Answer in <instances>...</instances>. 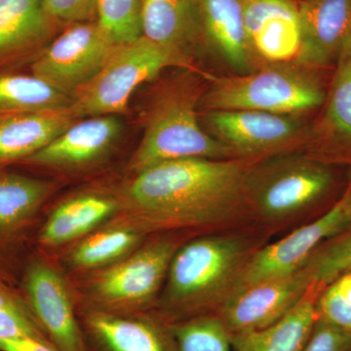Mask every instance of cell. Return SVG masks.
I'll use <instances>...</instances> for the list:
<instances>
[{
    "instance_id": "33",
    "label": "cell",
    "mask_w": 351,
    "mask_h": 351,
    "mask_svg": "<svg viewBox=\"0 0 351 351\" xmlns=\"http://www.w3.org/2000/svg\"><path fill=\"white\" fill-rule=\"evenodd\" d=\"M0 351H60L48 339L18 338L0 339Z\"/></svg>"
},
{
    "instance_id": "6",
    "label": "cell",
    "mask_w": 351,
    "mask_h": 351,
    "mask_svg": "<svg viewBox=\"0 0 351 351\" xmlns=\"http://www.w3.org/2000/svg\"><path fill=\"white\" fill-rule=\"evenodd\" d=\"M335 182L331 163L316 157L258 160L247 174V200L267 221H284L322 203L332 193Z\"/></svg>"
},
{
    "instance_id": "16",
    "label": "cell",
    "mask_w": 351,
    "mask_h": 351,
    "mask_svg": "<svg viewBox=\"0 0 351 351\" xmlns=\"http://www.w3.org/2000/svg\"><path fill=\"white\" fill-rule=\"evenodd\" d=\"M121 131L117 115L85 117L75 121L52 143L24 162L40 167H78L108 151Z\"/></svg>"
},
{
    "instance_id": "29",
    "label": "cell",
    "mask_w": 351,
    "mask_h": 351,
    "mask_svg": "<svg viewBox=\"0 0 351 351\" xmlns=\"http://www.w3.org/2000/svg\"><path fill=\"white\" fill-rule=\"evenodd\" d=\"M304 265L321 286L351 269V228L321 244Z\"/></svg>"
},
{
    "instance_id": "13",
    "label": "cell",
    "mask_w": 351,
    "mask_h": 351,
    "mask_svg": "<svg viewBox=\"0 0 351 351\" xmlns=\"http://www.w3.org/2000/svg\"><path fill=\"white\" fill-rule=\"evenodd\" d=\"M242 8L247 41L256 63H295L302 47L299 1L242 0Z\"/></svg>"
},
{
    "instance_id": "21",
    "label": "cell",
    "mask_w": 351,
    "mask_h": 351,
    "mask_svg": "<svg viewBox=\"0 0 351 351\" xmlns=\"http://www.w3.org/2000/svg\"><path fill=\"white\" fill-rule=\"evenodd\" d=\"M143 36L186 56L201 38L198 0H144Z\"/></svg>"
},
{
    "instance_id": "4",
    "label": "cell",
    "mask_w": 351,
    "mask_h": 351,
    "mask_svg": "<svg viewBox=\"0 0 351 351\" xmlns=\"http://www.w3.org/2000/svg\"><path fill=\"white\" fill-rule=\"evenodd\" d=\"M311 69L267 64L246 75L217 78L201 100L209 110H258L298 115L317 108L325 95Z\"/></svg>"
},
{
    "instance_id": "1",
    "label": "cell",
    "mask_w": 351,
    "mask_h": 351,
    "mask_svg": "<svg viewBox=\"0 0 351 351\" xmlns=\"http://www.w3.org/2000/svg\"><path fill=\"white\" fill-rule=\"evenodd\" d=\"M256 161L184 158L156 164L136 174L127 198L142 218L157 225L221 223L248 204L246 178Z\"/></svg>"
},
{
    "instance_id": "25",
    "label": "cell",
    "mask_w": 351,
    "mask_h": 351,
    "mask_svg": "<svg viewBox=\"0 0 351 351\" xmlns=\"http://www.w3.org/2000/svg\"><path fill=\"white\" fill-rule=\"evenodd\" d=\"M178 351H233L226 325L216 313L170 323Z\"/></svg>"
},
{
    "instance_id": "3",
    "label": "cell",
    "mask_w": 351,
    "mask_h": 351,
    "mask_svg": "<svg viewBox=\"0 0 351 351\" xmlns=\"http://www.w3.org/2000/svg\"><path fill=\"white\" fill-rule=\"evenodd\" d=\"M202 85L184 75L166 85L154 97L145 117L144 136L132 157L131 169L184 158H237L230 149L200 125L197 108Z\"/></svg>"
},
{
    "instance_id": "23",
    "label": "cell",
    "mask_w": 351,
    "mask_h": 351,
    "mask_svg": "<svg viewBox=\"0 0 351 351\" xmlns=\"http://www.w3.org/2000/svg\"><path fill=\"white\" fill-rule=\"evenodd\" d=\"M115 208L114 201L94 195L66 201L55 209L39 230V244L52 247L77 239L105 221Z\"/></svg>"
},
{
    "instance_id": "18",
    "label": "cell",
    "mask_w": 351,
    "mask_h": 351,
    "mask_svg": "<svg viewBox=\"0 0 351 351\" xmlns=\"http://www.w3.org/2000/svg\"><path fill=\"white\" fill-rule=\"evenodd\" d=\"M75 120L68 108L0 114V166L22 162L34 156L59 137Z\"/></svg>"
},
{
    "instance_id": "10",
    "label": "cell",
    "mask_w": 351,
    "mask_h": 351,
    "mask_svg": "<svg viewBox=\"0 0 351 351\" xmlns=\"http://www.w3.org/2000/svg\"><path fill=\"white\" fill-rule=\"evenodd\" d=\"M313 283V276L304 265L290 276L233 291L216 314L230 335L265 329L290 313Z\"/></svg>"
},
{
    "instance_id": "9",
    "label": "cell",
    "mask_w": 351,
    "mask_h": 351,
    "mask_svg": "<svg viewBox=\"0 0 351 351\" xmlns=\"http://www.w3.org/2000/svg\"><path fill=\"white\" fill-rule=\"evenodd\" d=\"M350 228L343 195L313 221L276 243L254 252L245 263L232 292L261 281L294 274L304 267L321 244Z\"/></svg>"
},
{
    "instance_id": "8",
    "label": "cell",
    "mask_w": 351,
    "mask_h": 351,
    "mask_svg": "<svg viewBox=\"0 0 351 351\" xmlns=\"http://www.w3.org/2000/svg\"><path fill=\"white\" fill-rule=\"evenodd\" d=\"M117 44L97 22L71 24L32 64V75L73 98L103 68Z\"/></svg>"
},
{
    "instance_id": "30",
    "label": "cell",
    "mask_w": 351,
    "mask_h": 351,
    "mask_svg": "<svg viewBox=\"0 0 351 351\" xmlns=\"http://www.w3.org/2000/svg\"><path fill=\"white\" fill-rule=\"evenodd\" d=\"M316 314L318 320L351 335V269L321 289Z\"/></svg>"
},
{
    "instance_id": "2",
    "label": "cell",
    "mask_w": 351,
    "mask_h": 351,
    "mask_svg": "<svg viewBox=\"0 0 351 351\" xmlns=\"http://www.w3.org/2000/svg\"><path fill=\"white\" fill-rule=\"evenodd\" d=\"M242 235H210L176 251L168 270L166 311L175 323L216 313L230 295L245 263L256 250Z\"/></svg>"
},
{
    "instance_id": "34",
    "label": "cell",
    "mask_w": 351,
    "mask_h": 351,
    "mask_svg": "<svg viewBox=\"0 0 351 351\" xmlns=\"http://www.w3.org/2000/svg\"><path fill=\"white\" fill-rule=\"evenodd\" d=\"M343 206L351 228V186L343 193Z\"/></svg>"
},
{
    "instance_id": "5",
    "label": "cell",
    "mask_w": 351,
    "mask_h": 351,
    "mask_svg": "<svg viewBox=\"0 0 351 351\" xmlns=\"http://www.w3.org/2000/svg\"><path fill=\"white\" fill-rule=\"evenodd\" d=\"M171 66L191 68L188 57L142 36L115 46L98 73L73 96L68 112L75 119L126 112L143 83Z\"/></svg>"
},
{
    "instance_id": "7",
    "label": "cell",
    "mask_w": 351,
    "mask_h": 351,
    "mask_svg": "<svg viewBox=\"0 0 351 351\" xmlns=\"http://www.w3.org/2000/svg\"><path fill=\"white\" fill-rule=\"evenodd\" d=\"M295 117L258 110H209L204 123L208 133L237 158L258 160L306 140L304 126Z\"/></svg>"
},
{
    "instance_id": "17",
    "label": "cell",
    "mask_w": 351,
    "mask_h": 351,
    "mask_svg": "<svg viewBox=\"0 0 351 351\" xmlns=\"http://www.w3.org/2000/svg\"><path fill=\"white\" fill-rule=\"evenodd\" d=\"M200 36L233 71L257 69L244 27L242 0H198Z\"/></svg>"
},
{
    "instance_id": "31",
    "label": "cell",
    "mask_w": 351,
    "mask_h": 351,
    "mask_svg": "<svg viewBox=\"0 0 351 351\" xmlns=\"http://www.w3.org/2000/svg\"><path fill=\"white\" fill-rule=\"evenodd\" d=\"M44 8L55 22H93L98 0H44Z\"/></svg>"
},
{
    "instance_id": "15",
    "label": "cell",
    "mask_w": 351,
    "mask_h": 351,
    "mask_svg": "<svg viewBox=\"0 0 351 351\" xmlns=\"http://www.w3.org/2000/svg\"><path fill=\"white\" fill-rule=\"evenodd\" d=\"M302 47L295 63L308 69L338 60L351 36V0H301Z\"/></svg>"
},
{
    "instance_id": "28",
    "label": "cell",
    "mask_w": 351,
    "mask_h": 351,
    "mask_svg": "<svg viewBox=\"0 0 351 351\" xmlns=\"http://www.w3.org/2000/svg\"><path fill=\"white\" fill-rule=\"evenodd\" d=\"M18 338L48 339L24 297L0 283V339Z\"/></svg>"
},
{
    "instance_id": "26",
    "label": "cell",
    "mask_w": 351,
    "mask_h": 351,
    "mask_svg": "<svg viewBox=\"0 0 351 351\" xmlns=\"http://www.w3.org/2000/svg\"><path fill=\"white\" fill-rule=\"evenodd\" d=\"M144 0H98L97 21L113 43H131L142 38Z\"/></svg>"
},
{
    "instance_id": "11",
    "label": "cell",
    "mask_w": 351,
    "mask_h": 351,
    "mask_svg": "<svg viewBox=\"0 0 351 351\" xmlns=\"http://www.w3.org/2000/svg\"><path fill=\"white\" fill-rule=\"evenodd\" d=\"M23 297L44 334L60 351H87L63 278L43 260L27 258L21 276Z\"/></svg>"
},
{
    "instance_id": "24",
    "label": "cell",
    "mask_w": 351,
    "mask_h": 351,
    "mask_svg": "<svg viewBox=\"0 0 351 351\" xmlns=\"http://www.w3.org/2000/svg\"><path fill=\"white\" fill-rule=\"evenodd\" d=\"M71 100L34 75H0V114L64 110Z\"/></svg>"
},
{
    "instance_id": "32",
    "label": "cell",
    "mask_w": 351,
    "mask_h": 351,
    "mask_svg": "<svg viewBox=\"0 0 351 351\" xmlns=\"http://www.w3.org/2000/svg\"><path fill=\"white\" fill-rule=\"evenodd\" d=\"M302 351H351V335L317 319Z\"/></svg>"
},
{
    "instance_id": "27",
    "label": "cell",
    "mask_w": 351,
    "mask_h": 351,
    "mask_svg": "<svg viewBox=\"0 0 351 351\" xmlns=\"http://www.w3.org/2000/svg\"><path fill=\"white\" fill-rule=\"evenodd\" d=\"M138 240L137 232L125 228L96 233L78 245L71 253L75 267H95L115 260L130 250Z\"/></svg>"
},
{
    "instance_id": "12",
    "label": "cell",
    "mask_w": 351,
    "mask_h": 351,
    "mask_svg": "<svg viewBox=\"0 0 351 351\" xmlns=\"http://www.w3.org/2000/svg\"><path fill=\"white\" fill-rule=\"evenodd\" d=\"M175 253V245L171 241L145 247L104 271L95 281V294L112 308V313L147 304L160 287Z\"/></svg>"
},
{
    "instance_id": "14",
    "label": "cell",
    "mask_w": 351,
    "mask_h": 351,
    "mask_svg": "<svg viewBox=\"0 0 351 351\" xmlns=\"http://www.w3.org/2000/svg\"><path fill=\"white\" fill-rule=\"evenodd\" d=\"M80 327L87 351H178L170 323L161 317L94 309Z\"/></svg>"
},
{
    "instance_id": "22",
    "label": "cell",
    "mask_w": 351,
    "mask_h": 351,
    "mask_svg": "<svg viewBox=\"0 0 351 351\" xmlns=\"http://www.w3.org/2000/svg\"><path fill=\"white\" fill-rule=\"evenodd\" d=\"M44 0H0V61L32 49L50 36L55 21Z\"/></svg>"
},
{
    "instance_id": "19",
    "label": "cell",
    "mask_w": 351,
    "mask_h": 351,
    "mask_svg": "<svg viewBox=\"0 0 351 351\" xmlns=\"http://www.w3.org/2000/svg\"><path fill=\"white\" fill-rule=\"evenodd\" d=\"M322 288L314 282L304 299L271 326L230 335L233 351H302L317 321L316 300Z\"/></svg>"
},
{
    "instance_id": "20",
    "label": "cell",
    "mask_w": 351,
    "mask_h": 351,
    "mask_svg": "<svg viewBox=\"0 0 351 351\" xmlns=\"http://www.w3.org/2000/svg\"><path fill=\"white\" fill-rule=\"evenodd\" d=\"M337 64L326 110L316 133L328 163L351 159V36Z\"/></svg>"
}]
</instances>
